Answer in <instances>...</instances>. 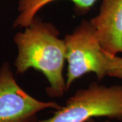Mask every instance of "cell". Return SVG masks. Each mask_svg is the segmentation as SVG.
Masks as SVG:
<instances>
[{"label": "cell", "instance_id": "2", "mask_svg": "<svg viewBox=\"0 0 122 122\" xmlns=\"http://www.w3.org/2000/svg\"><path fill=\"white\" fill-rule=\"evenodd\" d=\"M95 117L122 121V86L93 82L78 90L52 117L37 122H84Z\"/></svg>", "mask_w": 122, "mask_h": 122}, {"label": "cell", "instance_id": "4", "mask_svg": "<svg viewBox=\"0 0 122 122\" xmlns=\"http://www.w3.org/2000/svg\"><path fill=\"white\" fill-rule=\"evenodd\" d=\"M62 106L52 101L37 100L16 82L8 62L0 68V122H37V114Z\"/></svg>", "mask_w": 122, "mask_h": 122}, {"label": "cell", "instance_id": "1", "mask_svg": "<svg viewBox=\"0 0 122 122\" xmlns=\"http://www.w3.org/2000/svg\"><path fill=\"white\" fill-rule=\"evenodd\" d=\"M59 34L53 24L36 16L14 37L18 49L16 73L23 74L30 69L41 72L49 83L46 92L52 98L61 97L67 91L63 75L66 48Z\"/></svg>", "mask_w": 122, "mask_h": 122}, {"label": "cell", "instance_id": "5", "mask_svg": "<svg viewBox=\"0 0 122 122\" xmlns=\"http://www.w3.org/2000/svg\"><path fill=\"white\" fill-rule=\"evenodd\" d=\"M90 22L105 52L122 54V0H102L98 13Z\"/></svg>", "mask_w": 122, "mask_h": 122}, {"label": "cell", "instance_id": "7", "mask_svg": "<svg viewBox=\"0 0 122 122\" xmlns=\"http://www.w3.org/2000/svg\"><path fill=\"white\" fill-rule=\"evenodd\" d=\"M105 67L107 76L122 79V56H111L106 53Z\"/></svg>", "mask_w": 122, "mask_h": 122}, {"label": "cell", "instance_id": "6", "mask_svg": "<svg viewBox=\"0 0 122 122\" xmlns=\"http://www.w3.org/2000/svg\"><path fill=\"white\" fill-rule=\"evenodd\" d=\"M57 0H19L18 15L14 22V28H25L36 17L39 11L46 5ZM78 13L86 14L93 7L97 0H69Z\"/></svg>", "mask_w": 122, "mask_h": 122}, {"label": "cell", "instance_id": "8", "mask_svg": "<svg viewBox=\"0 0 122 122\" xmlns=\"http://www.w3.org/2000/svg\"><path fill=\"white\" fill-rule=\"evenodd\" d=\"M96 122L94 119H88V120H87V121H86V122ZM111 122V121H105V122Z\"/></svg>", "mask_w": 122, "mask_h": 122}, {"label": "cell", "instance_id": "3", "mask_svg": "<svg viewBox=\"0 0 122 122\" xmlns=\"http://www.w3.org/2000/svg\"><path fill=\"white\" fill-rule=\"evenodd\" d=\"M66 48L67 90L74 81L87 73H94L98 80L106 75V53L102 50L90 21L83 20L64 38Z\"/></svg>", "mask_w": 122, "mask_h": 122}]
</instances>
